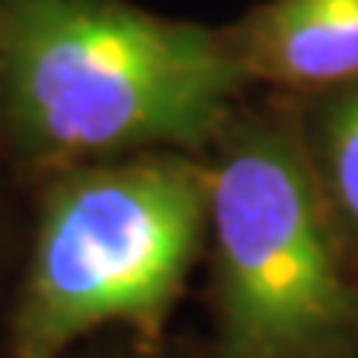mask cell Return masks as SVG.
<instances>
[{
  "label": "cell",
  "mask_w": 358,
  "mask_h": 358,
  "mask_svg": "<svg viewBox=\"0 0 358 358\" xmlns=\"http://www.w3.org/2000/svg\"><path fill=\"white\" fill-rule=\"evenodd\" d=\"M245 77L209 30L116 0H0V100L47 159L199 143Z\"/></svg>",
  "instance_id": "1"
},
{
  "label": "cell",
  "mask_w": 358,
  "mask_h": 358,
  "mask_svg": "<svg viewBox=\"0 0 358 358\" xmlns=\"http://www.w3.org/2000/svg\"><path fill=\"white\" fill-rule=\"evenodd\" d=\"M209 216L229 358H315L342 338L352 302L289 143H236L209 173Z\"/></svg>",
  "instance_id": "3"
},
{
  "label": "cell",
  "mask_w": 358,
  "mask_h": 358,
  "mask_svg": "<svg viewBox=\"0 0 358 358\" xmlns=\"http://www.w3.org/2000/svg\"><path fill=\"white\" fill-rule=\"evenodd\" d=\"M329 159H332L335 192L358 222V96L332 116L329 127Z\"/></svg>",
  "instance_id": "5"
},
{
  "label": "cell",
  "mask_w": 358,
  "mask_h": 358,
  "mask_svg": "<svg viewBox=\"0 0 358 358\" xmlns=\"http://www.w3.org/2000/svg\"><path fill=\"white\" fill-rule=\"evenodd\" d=\"M206 213L209 176L182 159H136L66 179L40 219L13 322L17 358H60L110 322L156 335Z\"/></svg>",
  "instance_id": "2"
},
{
  "label": "cell",
  "mask_w": 358,
  "mask_h": 358,
  "mask_svg": "<svg viewBox=\"0 0 358 358\" xmlns=\"http://www.w3.org/2000/svg\"><path fill=\"white\" fill-rule=\"evenodd\" d=\"M236 57L245 70L285 83L358 77V0H272Z\"/></svg>",
  "instance_id": "4"
}]
</instances>
